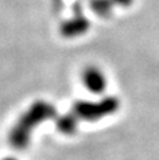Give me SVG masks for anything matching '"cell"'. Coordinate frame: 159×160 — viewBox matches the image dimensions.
Here are the masks:
<instances>
[{
	"label": "cell",
	"instance_id": "1",
	"mask_svg": "<svg viewBox=\"0 0 159 160\" xmlns=\"http://www.w3.org/2000/svg\"><path fill=\"white\" fill-rule=\"evenodd\" d=\"M54 115V108L45 102V101H38L33 104L29 110L19 119L18 124L11 129L9 135V142L18 149H23L28 145L30 131L34 126L38 124L45 121L46 119L51 118Z\"/></svg>",
	"mask_w": 159,
	"mask_h": 160
},
{
	"label": "cell",
	"instance_id": "2",
	"mask_svg": "<svg viewBox=\"0 0 159 160\" xmlns=\"http://www.w3.org/2000/svg\"><path fill=\"white\" fill-rule=\"evenodd\" d=\"M119 101L115 98H105L100 102H86L78 101L74 104L75 116L86 121H95L105 115L113 114L118 110Z\"/></svg>",
	"mask_w": 159,
	"mask_h": 160
},
{
	"label": "cell",
	"instance_id": "3",
	"mask_svg": "<svg viewBox=\"0 0 159 160\" xmlns=\"http://www.w3.org/2000/svg\"><path fill=\"white\" fill-rule=\"evenodd\" d=\"M81 81L86 90L94 95H100L108 86L106 76L101 69L95 65L86 66L81 72Z\"/></svg>",
	"mask_w": 159,
	"mask_h": 160
},
{
	"label": "cell",
	"instance_id": "4",
	"mask_svg": "<svg viewBox=\"0 0 159 160\" xmlns=\"http://www.w3.org/2000/svg\"><path fill=\"white\" fill-rule=\"evenodd\" d=\"M89 26H90V24L86 20V18L79 15V16H75V18H71V19H68L66 21H64L60 30L64 36L74 38V36H79V35H83L84 32H86Z\"/></svg>",
	"mask_w": 159,
	"mask_h": 160
},
{
	"label": "cell",
	"instance_id": "5",
	"mask_svg": "<svg viewBox=\"0 0 159 160\" xmlns=\"http://www.w3.org/2000/svg\"><path fill=\"white\" fill-rule=\"evenodd\" d=\"M76 119H78L76 116L70 115V114L61 115L56 120V129L63 134L71 135L76 131V128H78V120Z\"/></svg>",
	"mask_w": 159,
	"mask_h": 160
},
{
	"label": "cell",
	"instance_id": "6",
	"mask_svg": "<svg viewBox=\"0 0 159 160\" xmlns=\"http://www.w3.org/2000/svg\"><path fill=\"white\" fill-rule=\"evenodd\" d=\"M91 9L99 16H108L111 12L113 2L111 0H93Z\"/></svg>",
	"mask_w": 159,
	"mask_h": 160
},
{
	"label": "cell",
	"instance_id": "7",
	"mask_svg": "<svg viewBox=\"0 0 159 160\" xmlns=\"http://www.w3.org/2000/svg\"><path fill=\"white\" fill-rule=\"evenodd\" d=\"M133 0H111L113 5H120V6H129Z\"/></svg>",
	"mask_w": 159,
	"mask_h": 160
},
{
	"label": "cell",
	"instance_id": "8",
	"mask_svg": "<svg viewBox=\"0 0 159 160\" xmlns=\"http://www.w3.org/2000/svg\"><path fill=\"white\" fill-rule=\"evenodd\" d=\"M3 160H16L15 158H11V156H8V158H4Z\"/></svg>",
	"mask_w": 159,
	"mask_h": 160
}]
</instances>
